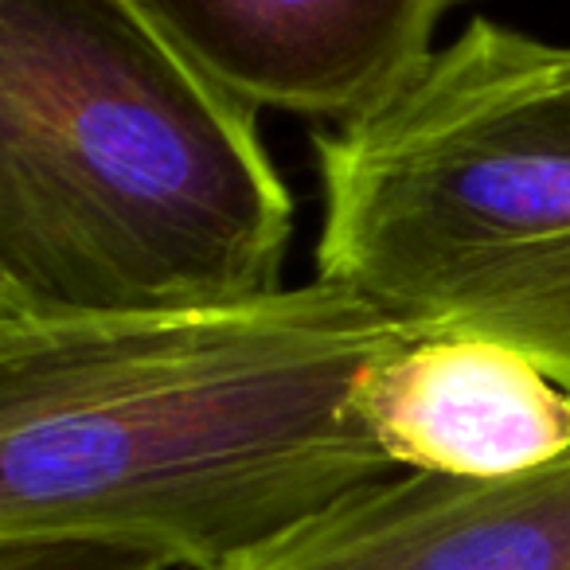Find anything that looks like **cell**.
<instances>
[{"label": "cell", "mask_w": 570, "mask_h": 570, "mask_svg": "<svg viewBox=\"0 0 570 570\" xmlns=\"http://www.w3.org/2000/svg\"><path fill=\"white\" fill-rule=\"evenodd\" d=\"M0 570H173L141 551L87 539H0Z\"/></svg>", "instance_id": "cell-7"}, {"label": "cell", "mask_w": 570, "mask_h": 570, "mask_svg": "<svg viewBox=\"0 0 570 570\" xmlns=\"http://www.w3.org/2000/svg\"><path fill=\"white\" fill-rule=\"evenodd\" d=\"M317 277L570 387V48L476 17L367 118L317 134Z\"/></svg>", "instance_id": "cell-3"}, {"label": "cell", "mask_w": 570, "mask_h": 570, "mask_svg": "<svg viewBox=\"0 0 570 570\" xmlns=\"http://www.w3.org/2000/svg\"><path fill=\"white\" fill-rule=\"evenodd\" d=\"M294 196L246 102L129 0H0V305L145 313L282 285Z\"/></svg>", "instance_id": "cell-2"}, {"label": "cell", "mask_w": 570, "mask_h": 570, "mask_svg": "<svg viewBox=\"0 0 570 570\" xmlns=\"http://www.w3.org/2000/svg\"><path fill=\"white\" fill-rule=\"evenodd\" d=\"M411 333L325 277L145 313L0 305V539L227 570L399 473L360 383Z\"/></svg>", "instance_id": "cell-1"}, {"label": "cell", "mask_w": 570, "mask_h": 570, "mask_svg": "<svg viewBox=\"0 0 570 570\" xmlns=\"http://www.w3.org/2000/svg\"><path fill=\"white\" fill-rule=\"evenodd\" d=\"M360 414L406 473L497 481L570 453V387L476 333H411L360 383Z\"/></svg>", "instance_id": "cell-6"}, {"label": "cell", "mask_w": 570, "mask_h": 570, "mask_svg": "<svg viewBox=\"0 0 570 570\" xmlns=\"http://www.w3.org/2000/svg\"><path fill=\"white\" fill-rule=\"evenodd\" d=\"M227 570H570V453L497 481H372Z\"/></svg>", "instance_id": "cell-5"}, {"label": "cell", "mask_w": 570, "mask_h": 570, "mask_svg": "<svg viewBox=\"0 0 570 570\" xmlns=\"http://www.w3.org/2000/svg\"><path fill=\"white\" fill-rule=\"evenodd\" d=\"M250 110L348 121L399 98L465 0H129Z\"/></svg>", "instance_id": "cell-4"}]
</instances>
